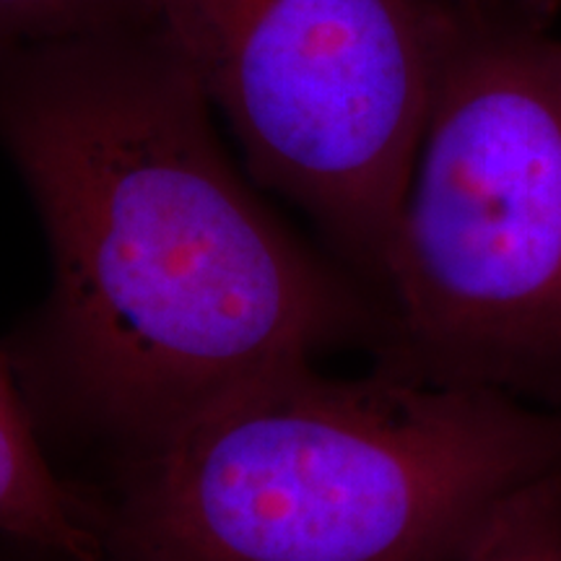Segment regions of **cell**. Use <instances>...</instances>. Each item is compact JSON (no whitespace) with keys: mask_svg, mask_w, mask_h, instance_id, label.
Segmentation results:
<instances>
[{"mask_svg":"<svg viewBox=\"0 0 561 561\" xmlns=\"http://www.w3.org/2000/svg\"><path fill=\"white\" fill-rule=\"evenodd\" d=\"M460 561H561V468L512 494Z\"/></svg>","mask_w":561,"mask_h":561,"instance_id":"52a82bcc","label":"cell"},{"mask_svg":"<svg viewBox=\"0 0 561 561\" xmlns=\"http://www.w3.org/2000/svg\"><path fill=\"white\" fill-rule=\"evenodd\" d=\"M140 21H157L151 0H0V58Z\"/></svg>","mask_w":561,"mask_h":561,"instance_id":"8992f818","label":"cell"},{"mask_svg":"<svg viewBox=\"0 0 561 561\" xmlns=\"http://www.w3.org/2000/svg\"><path fill=\"white\" fill-rule=\"evenodd\" d=\"M0 536L60 561H104L100 507L55 473L5 354H0Z\"/></svg>","mask_w":561,"mask_h":561,"instance_id":"5b68a950","label":"cell"},{"mask_svg":"<svg viewBox=\"0 0 561 561\" xmlns=\"http://www.w3.org/2000/svg\"><path fill=\"white\" fill-rule=\"evenodd\" d=\"M159 21L0 58V140L53 289L9 351L30 409L144 453L229 392L377 346L375 294L301 242L224 151Z\"/></svg>","mask_w":561,"mask_h":561,"instance_id":"6da1fadb","label":"cell"},{"mask_svg":"<svg viewBox=\"0 0 561 561\" xmlns=\"http://www.w3.org/2000/svg\"><path fill=\"white\" fill-rule=\"evenodd\" d=\"M471 0H151L257 185L380 289L434 83Z\"/></svg>","mask_w":561,"mask_h":561,"instance_id":"277c9868","label":"cell"},{"mask_svg":"<svg viewBox=\"0 0 561 561\" xmlns=\"http://www.w3.org/2000/svg\"><path fill=\"white\" fill-rule=\"evenodd\" d=\"M471 0L385 261L377 364L561 409V42Z\"/></svg>","mask_w":561,"mask_h":561,"instance_id":"3957f363","label":"cell"},{"mask_svg":"<svg viewBox=\"0 0 561 561\" xmlns=\"http://www.w3.org/2000/svg\"><path fill=\"white\" fill-rule=\"evenodd\" d=\"M561 468V409L377 364L229 392L123 460L104 561H460Z\"/></svg>","mask_w":561,"mask_h":561,"instance_id":"7a4b0ae2","label":"cell"}]
</instances>
